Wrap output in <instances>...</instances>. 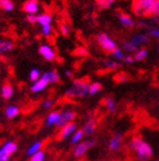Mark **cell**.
<instances>
[{
	"instance_id": "obj_17",
	"label": "cell",
	"mask_w": 159,
	"mask_h": 161,
	"mask_svg": "<svg viewBox=\"0 0 159 161\" xmlns=\"http://www.w3.org/2000/svg\"><path fill=\"white\" fill-rule=\"evenodd\" d=\"M130 40L138 47V46L144 45V44H148V42H149V36L146 35V34H136V35L132 36Z\"/></svg>"
},
{
	"instance_id": "obj_5",
	"label": "cell",
	"mask_w": 159,
	"mask_h": 161,
	"mask_svg": "<svg viewBox=\"0 0 159 161\" xmlns=\"http://www.w3.org/2000/svg\"><path fill=\"white\" fill-rule=\"evenodd\" d=\"M96 143H97V141L95 140V139H88V140H86V141H81L80 143L76 144V146L74 147L72 154H74L75 158H81V157H84L85 154H86V152H87L89 149L94 148V147L96 146Z\"/></svg>"
},
{
	"instance_id": "obj_23",
	"label": "cell",
	"mask_w": 159,
	"mask_h": 161,
	"mask_svg": "<svg viewBox=\"0 0 159 161\" xmlns=\"http://www.w3.org/2000/svg\"><path fill=\"white\" fill-rule=\"evenodd\" d=\"M15 9V3L13 0H0V10L10 13Z\"/></svg>"
},
{
	"instance_id": "obj_32",
	"label": "cell",
	"mask_w": 159,
	"mask_h": 161,
	"mask_svg": "<svg viewBox=\"0 0 159 161\" xmlns=\"http://www.w3.org/2000/svg\"><path fill=\"white\" fill-rule=\"evenodd\" d=\"M111 56H112V58H114L115 60H117V62H119V60H124V58H125L124 52H122L121 48H119V47H117L114 52H112Z\"/></svg>"
},
{
	"instance_id": "obj_42",
	"label": "cell",
	"mask_w": 159,
	"mask_h": 161,
	"mask_svg": "<svg viewBox=\"0 0 159 161\" xmlns=\"http://www.w3.org/2000/svg\"><path fill=\"white\" fill-rule=\"evenodd\" d=\"M159 13V0H156L155 1V9H154V15L155 14Z\"/></svg>"
},
{
	"instance_id": "obj_35",
	"label": "cell",
	"mask_w": 159,
	"mask_h": 161,
	"mask_svg": "<svg viewBox=\"0 0 159 161\" xmlns=\"http://www.w3.org/2000/svg\"><path fill=\"white\" fill-rule=\"evenodd\" d=\"M52 27L51 25L50 26H45V27H41V34L42 36H45V37H50L52 34Z\"/></svg>"
},
{
	"instance_id": "obj_31",
	"label": "cell",
	"mask_w": 159,
	"mask_h": 161,
	"mask_svg": "<svg viewBox=\"0 0 159 161\" xmlns=\"http://www.w3.org/2000/svg\"><path fill=\"white\" fill-rule=\"evenodd\" d=\"M115 1H116V0H97L96 3H97L98 7L101 8V9H107V8L111 7Z\"/></svg>"
},
{
	"instance_id": "obj_30",
	"label": "cell",
	"mask_w": 159,
	"mask_h": 161,
	"mask_svg": "<svg viewBox=\"0 0 159 161\" xmlns=\"http://www.w3.org/2000/svg\"><path fill=\"white\" fill-rule=\"evenodd\" d=\"M41 75L42 74L39 68H33V69L29 72V80H31L33 83H35V82H37V80L41 77Z\"/></svg>"
},
{
	"instance_id": "obj_21",
	"label": "cell",
	"mask_w": 159,
	"mask_h": 161,
	"mask_svg": "<svg viewBox=\"0 0 159 161\" xmlns=\"http://www.w3.org/2000/svg\"><path fill=\"white\" fill-rule=\"evenodd\" d=\"M105 106H106V108H107L109 113H115L117 111V103H116L115 98L111 97V96H108L105 100Z\"/></svg>"
},
{
	"instance_id": "obj_43",
	"label": "cell",
	"mask_w": 159,
	"mask_h": 161,
	"mask_svg": "<svg viewBox=\"0 0 159 161\" xmlns=\"http://www.w3.org/2000/svg\"><path fill=\"white\" fill-rule=\"evenodd\" d=\"M65 75L67 76V77L71 78L72 76H74V74H72V72H71V70H69V69H66V70H65Z\"/></svg>"
},
{
	"instance_id": "obj_6",
	"label": "cell",
	"mask_w": 159,
	"mask_h": 161,
	"mask_svg": "<svg viewBox=\"0 0 159 161\" xmlns=\"http://www.w3.org/2000/svg\"><path fill=\"white\" fill-rule=\"evenodd\" d=\"M18 149V146L15 141L9 140L0 147V161H9L11 156Z\"/></svg>"
},
{
	"instance_id": "obj_37",
	"label": "cell",
	"mask_w": 159,
	"mask_h": 161,
	"mask_svg": "<svg viewBox=\"0 0 159 161\" xmlns=\"http://www.w3.org/2000/svg\"><path fill=\"white\" fill-rule=\"evenodd\" d=\"M148 35H150L151 37L157 38V40L159 42V29H156V28H149V29H148Z\"/></svg>"
},
{
	"instance_id": "obj_16",
	"label": "cell",
	"mask_w": 159,
	"mask_h": 161,
	"mask_svg": "<svg viewBox=\"0 0 159 161\" xmlns=\"http://www.w3.org/2000/svg\"><path fill=\"white\" fill-rule=\"evenodd\" d=\"M52 20H54V17L49 13H42L37 15V24H39L41 27L50 26L52 24Z\"/></svg>"
},
{
	"instance_id": "obj_19",
	"label": "cell",
	"mask_w": 159,
	"mask_h": 161,
	"mask_svg": "<svg viewBox=\"0 0 159 161\" xmlns=\"http://www.w3.org/2000/svg\"><path fill=\"white\" fill-rule=\"evenodd\" d=\"M0 94H1V97H3V100H10L13 95V85H11V84H5V85L1 87Z\"/></svg>"
},
{
	"instance_id": "obj_39",
	"label": "cell",
	"mask_w": 159,
	"mask_h": 161,
	"mask_svg": "<svg viewBox=\"0 0 159 161\" xmlns=\"http://www.w3.org/2000/svg\"><path fill=\"white\" fill-rule=\"evenodd\" d=\"M116 80H117V82H119V83H121V82H127V80H128V76H127L126 74H119L118 76H116Z\"/></svg>"
},
{
	"instance_id": "obj_14",
	"label": "cell",
	"mask_w": 159,
	"mask_h": 161,
	"mask_svg": "<svg viewBox=\"0 0 159 161\" xmlns=\"http://www.w3.org/2000/svg\"><path fill=\"white\" fill-rule=\"evenodd\" d=\"M59 118H60L59 111H51V112H49V114L46 116L45 125L47 126V128L56 126L58 123V121H59Z\"/></svg>"
},
{
	"instance_id": "obj_41",
	"label": "cell",
	"mask_w": 159,
	"mask_h": 161,
	"mask_svg": "<svg viewBox=\"0 0 159 161\" xmlns=\"http://www.w3.org/2000/svg\"><path fill=\"white\" fill-rule=\"evenodd\" d=\"M138 26L141 28H148L149 29V24L147 23V21H145V20H140V21H138Z\"/></svg>"
},
{
	"instance_id": "obj_34",
	"label": "cell",
	"mask_w": 159,
	"mask_h": 161,
	"mask_svg": "<svg viewBox=\"0 0 159 161\" xmlns=\"http://www.w3.org/2000/svg\"><path fill=\"white\" fill-rule=\"evenodd\" d=\"M60 33H61L62 36H65V37L70 36V34H71L70 26H68L67 24H61V25H60Z\"/></svg>"
},
{
	"instance_id": "obj_3",
	"label": "cell",
	"mask_w": 159,
	"mask_h": 161,
	"mask_svg": "<svg viewBox=\"0 0 159 161\" xmlns=\"http://www.w3.org/2000/svg\"><path fill=\"white\" fill-rule=\"evenodd\" d=\"M97 43L102 49L106 52V53H110L111 54L116 48H117V44L108 35L107 33H99L97 35Z\"/></svg>"
},
{
	"instance_id": "obj_7",
	"label": "cell",
	"mask_w": 159,
	"mask_h": 161,
	"mask_svg": "<svg viewBox=\"0 0 159 161\" xmlns=\"http://www.w3.org/2000/svg\"><path fill=\"white\" fill-rule=\"evenodd\" d=\"M76 118V112L72 108H64V110L60 112V118L58 123L56 126H59V128H62L65 126L66 124L72 123L74 120Z\"/></svg>"
},
{
	"instance_id": "obj_44",
	"label": "cell",
	"mask_w": 159,
	"mask_h": 161,
	"mask_svg": "<svg viewBox=\"0 0 159 161\" xmlns=\"http://www.w3.org/2000/svg\"><path fill=\"white\" fill-rule=\"evenodd\" d=\"M49 161H55V160H49Z\"/></svg>"
},
{
	"instance_id": "obj_1",
	"label": "cell",
	"mask_w": 159,
	"mask_h": 161,
	"mask_svg": "<svg viewBox=\"0 0 159 161\" xmlns=\"http://www.w3.org/2000/svg\"><path fill=\"white\" fill-rule=\"evenodd\" d=\"M130 149L135 152L139 161H147L152 156L151 147L139 136L132 138V140L130 141Z\"/></svg>"
},
{
	"instance_id": "obj_25",
	"label": "cell",
	"mask_w": 159,
	"mask_h": 161,
	"mask_svg": "<svg viewBox=\"0 0 159 161\" xmlns=\"http://www.w3.org/2000/svg\"><path fill=\"white\" fill-rule=\"evenodd\" d=\"M148 56V50L146 48H138V49L135 52L134 58L135 60H138V62H141V60H145Z\"/></svg>"
},
{
	"instance_id": "obj_33",
	"label": "cell",
	"mask_w": 159,
	"mask_h": 161,
	"mask_svg": "<svg viewBox=\"0 0 159 161\" xmlns=\"http://www.w3.org/2000/svg\"><path fill=\"white\" fill-rule=\"evenodd\" d=\"M46 160V153L42 150H40L39 152L35 153L33 156L30 157L29 161H45Z\"/></svg>"
},
{
	"instance_id": "obj_11",
	"label": "cell",
	"mask_w": 159,
	"mask_h": 161,
	"mask_svg": "<svg viewBox=\"0 0 159 161\" xmlns=\"http://www.w3.org/2000/svg\"><path fill=\"white\" fill-rule=\"evenodd\" d=\"M39 1L38 0H26L23 5V10L28 15H36L39 11Z\"/></svg>"
},
{
	"instance_id": "obj_13",
	"label": "cell",
	"mask_w": 159,
	"mask_h": 161,
	"mask_svg": "<svg viewBox=\"0 0 159 161\" xmlns=\"http://www.w3.org/2000/svg\"><path fill=\"white\" fill-rule=\"evenodd\" d=\"M76 131H77V125H76L75 122H72V123L69 124H66L65 126H62L61 130H60V138L62 140H65V139L68 138H71V136L75 133Z\"/></svg>"
},
{
	"instance_id": "obj_20",
	"label": "cell",
	"mask_w": 159,
	"mask_h": 161,
	"mask_svg": "<svg viewBox=\"0 0 159 161\" xmlns=\"http://www.w3.org/2000/svg\"><path fill=\"white\" fill-rule=\"evenodd\" d=\"M19 113H20L19 108L16 105L7 106V108H6V111H5V114H6V116H7V119H10V120L17 118V116L19 115Z\"/></svg>"
},
{
	"instance_id": "obj_2",
	"label": "cell",
	"mask_w": 159,
	"mask_h": 161,
	"mask_svg": "<svg viewBox=\"0 0 159 161\" xmlns=\"http://www.w3.org/2000/svg\"><path fill=\"white\" fill-rule=\"evenodd\" d=\"M155 1L156 0H134L132 13L138 17H149L154 15Z\"/></svg>"
},
{
	"instance_id": "obj_18",
	"label": "cell",
	"mask_w": 159,
	"mask_h": 161,
	"mask_svg": "<svg viewBox=\"0 0 159 161\" xmlns=\"http://www.w3.org/2000/svg\"><path fill=\"white\" fill-rule=\"evenodd\" d=\"M15 48V44L11 40L8 39H1L0 38V54L9 53Z\"/></svg>"
},
{
	"instance_id": "obj_28",
	"label": "cell",
	"mask_w": 159,
	"mask_h": 161,
	"mask_svg": "<svg viewBox=\"0 0 159 161\" xmlns=\"http://www.w3.org/2000/svg\"><path fill=\"white\" fill-rule=\"evenodd\" d=\"M104 65H105V67L107 68V69H110V70L117 69V68L120 67V63H119V62H117V60H115V59H106V60H104Z\"/></svg>"
},
{
	"instance_id": "obj_40",
	"label": "cell",
	"mask_w": 159,
	"mask_h": 161,
	"mask_svg": "<svg viewBox=\"0 0 159 161\" xmlns=\"http://www.w3.org/2000/svg\"><path fill=\"white\" fill-rule=\"evenodd\" d=\"M124 62L126 64H132L135 62L134 56H131V55H126V56H125V58H124Z\"/></svg>"
},
{
	"instance_id": "obj_12",
	"label": "cell",
	"mask_w": 159,
	"mask_h": 161,
	"mask_svg": "<svg viewBox=\"0 0 159 161\" xmlns=\"http://www.w3.org/2000/svg\"><path fill=\"white\" fill-rule=\"evenodd\" d=\"M121 144H122V136H121V133H115L114 136H111V139L109 140L108 147H109L110 151H112V152H116V151H118L120 148H121Z\"/></svg>"
},
{
	"instance_id": "obj_29",
	"label": "cell",
	"mask_w": 159,
	"mask_h": 161,
	"mask_svg": "<svg viewBox=\"0 0 159 161\" xmlns=\"http://www.w3.org/2000/svg\"><path fill=\"white\" fill-rule=\"evenodd\" d=\"M122 47H124V49L126 50V52H128V53H135V52L138 49V47L132 43L131 40H125L124 43H122Z\"/></svg>"
},
{
	"instance_id": "obj_8",
	"label": "cell",
	"mask_w": 159,
	"mask_h": 161,
	"mask_svg": "<svg viewBox=\"0 0 159 161\" xmlns=\"http://www.w3.org/2000/svg\"><path fill=\"white\" fill-rule=\"evenodd\" d=\"M50 84L49 82V78H48L47 74H46V72L41 75V77L39 78V80H37V82H35V83L31 85V87H30V90H31V92L35 94H38V93H41V92H44V91L47 88V86Z\"/></svg>"
},
{
	"instance_id": "obj_24",
	"label": "cell",
	"mask_w": 159,
	"mask_h": 161,
	"mask_svg": "<svg viewBox=\"0 0 159 161\" xmlns=\"http://www.w3.org/2000/svg\"><path fill=\"white\" fill-rule=\"evenodd\" d=\"M84 136H85L84 131H82V130H77L75 133L71 136V138H70V143L74 144V146L80 143V142L82 141V139H84Z\"/></svg>"
},
{
	"instance_id": "obj_15",
	"label": "cell",
	"mask_w": 159,
	"mask_h": 161,
	"mask_svg": "<svg viewBox=\"0 0 159 161\" xmlns=\"http://www.w3.org/2000/svg\"><path fill=\"white\" fill-rule=\"evenodd\" d=\"M118 19H119L121 26H124L125 28H128V29L134 28L135 24H136L135 23V20L132 19L128 14H125V13H119V15H118Z\"/></svg>"
},
{
	"instance_id": "obj_9",
	"label": "cell",
	"mask_w": 159,
	"mask_h": 161,
	"mask_svg": "<svg viewBox=\"0 0 159 161\" xmlns=\"http://www.w3.org/2000/svg\"><path fill=\"white\" fill-rule=\"evenodd\" d=\"M39 54L41 57H44V59H46L47 62H54L57 57L56 55V50L54 49V47H51L48 44H41L39 46Z\"/></svg>"
},
{
	"instance_id": "obj_10",
	"label": "cell",
	"mask_w": 159,
	"mask_h": 161,
	"mask_svg": "<svg viewBox=\"0 0 159 161\" xmlns=\"http://www.w3.org/2000/svg\"><path fill=\"white\" fill-rule=\"evenodd\" d=\"M96 126H97V120L94 116H88L81 130L84 131L85 136H91L95 133V131H96Z\"/></svg>"
},
{
	"instance_id": "obj_45",
	"label": "cell",
	"mask_w": 159,
	"mask_h": 161,
	"mask_svg": "<svg viewBox=\"0 0 159 161\" xmlns=\"http://www.w3.org/2000/svg\"><path fill=\"white\" fill-rule=\"evenodd\" d=\"M158 52H159V47H158Z\"/></svg>"
},
{
	"instance_id": "obj_22",
	"label": "cell",
	"mask_w": 159,
	"mask_h": 161,
	"mask_svg": "<svg viewBox=\"0 0 159 161\" xmlns=\"http://www.w3.org/2000/svg\"><path fill=\"white\" fill-rule=\"evenodd\" d=\"M41 147H42V142H41V141H36V142H33V143L31 144L29 148H28L26 154H27L28 157L33 156L35 153H37V152H39V151L41 150Z\"/></svg>"
},
{
	"instance_id": "obj_27",
	"label": "cell",
	"mask_w": 159,
	"mask_h": 161,
	"mask_svg": "<svg viewBox=\"0 0 159 161\" xmlns=\"http://www.w3.org/2000/svg\"><path fill=\"white\" fill-rule=\"evenodd\" d=\"M46 74H47L48 78H49L50 84H56V83H58V82H59L60 75L58 74L57 70H55V69L48 70V72H46Z\"/></svg>"
},
{
	"instance_id": "obj_38",
	"label": "cell",
	"mask_w": 159,
	"mask_h": 161,
	"mask_svg": "<svg viewBox=\"0 0 159 161\" xmlns=\"http://www.w3.org/2000/svg\"><path fill=\"white\" fill-rule=\"evenodd\" d=\"M27 21L31 25L37 24V15H28L27 16Z\"/></svg>"
},
{
	"instance_id": "obj_26",
	"label": "cell",
	"mask_w": 159,
	"mask_h": 161,
	"mask_svg": "<svg viewBox=\"0 0 159 161\" xmlns=\"http://www.w3.org/2000/svg\"><path fill=\"white\" fill-rule=\"evenodd\" d=\"M101 90H102L101 84H100L99 82H94V83H90L89 92H88V94H89L90 96H94V95H96V94L99 93Z\"/></svg>"
},
{
	"instance_id": "obj_4",
	"label": "cell",
	"mask_w": 159,
	"mask_h": 161,
	"mask_svg": "<svg viewBox=\"0 0 159 161\" xmlns=\"http://www.w3.org/2000/svg\"><path fill=\"white\" fill-rule=\"evenodd\" d=\"M89 85L88 80H75L72 82L71 90L75 94V98H84L89 92Z\"/></svg>"
},
{
	"instance_id": "obj_36",
	"label": "cell",
	"mask_w": 159,
	"mask_h": 161,
	"mask_svg": "<svg viewBox=\"0 0 159 161\" xmlns=\"http://www.w3.org/2000/svg\"><path fill=\"white\" fill-rule=\"evenodd\" d=\"M54 104H55V102L52 100H50V98H47V100H45L44 102H42V108H45V110H49V108H51L52 106H54Z\"/></svg>"
}]
</instances>
